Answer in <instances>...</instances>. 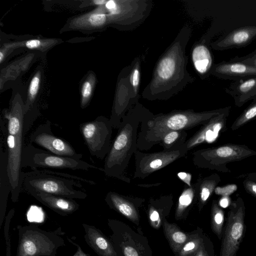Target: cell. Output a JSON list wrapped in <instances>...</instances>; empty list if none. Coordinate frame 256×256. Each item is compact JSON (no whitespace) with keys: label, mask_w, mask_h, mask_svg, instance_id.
<instances>
[{"label":"cell","mask_w":256,"mask_h":256,"mask_svg":"<svg viewBox=\"0 0 256 256\" xmlns=\"http://www.w3.org/2000/svg\"><path fill=\"white\" fill-rule=\"evenodd\" d=\"M30 140L57 156L77 159L82 157L68 142L53 134L50 122L39 125L30 134Z\"/></svg>","instance_id":"12"},{"label":"cell","mask_w":256,"mask_h":256,"mask_svg":"<svg viewBox=\"0 0 256 256\" xmlns=\"http://www.w3.org/2000/svg\"><path fill=\"white\" fill-rule=\"evenodd\" d=\"M214 250L212 242L210 238L205 236L204 239L201 246L194 256H214Z\"/></svg>","instance_id":"35"},{"label":"cell","mask_w":256,"mask_h":256,"mask_svg":"<svg viewBox=\"0 0 256 256\" xmlns=\"http://www.w3.org/2000/svg\"><path fill=\"white\" fill-rule=\"evenodd\" d=\"M230 62H240L249 66L256 68V56L244 58L243 56H236L230 60Z\"/></svg>","instance_id":"40"},{"label":"cell","mask_w":256,"mask_h":256,"mask_svg":"<svg viewBox=\"0 0 256 256\" xmlns=\"http://www.w3.org/2000/svg\"><path fill=\"white\" fill-rule=\"evenodd\" d=\"M228 208L220 256H236L246 232V208L242 198H238Z\"/></svg>","instance_id":"8"},{"label":"cell","mask_w":256,"mask_h":256,"mask_svg":"<svg viewBox=\"0 0 256 256\" xmlns=\"http://www.w3.org/2000/svg\"><path fill=\"white\" fill-rule=\"evenodd\" d=\"M14 214V208L11 209L5 218L4 226V235L6 243V256H10V222Z\"/></svg>","instance_id":"33"},{"label":"cell","mask_w":256,"mask_h":256,"mask_svg":"<svg viewBox=\"0 0 256 256\" xmlns=\"http://www.w3.org/2000/svg\"><path fill=\"white\" fill-rule=\"evenodd\" d=\"M242 184L246 191L256 198V182L248 178H244Z\"/></svg>","instance_id":"39"},{"label":"cell","mask_w":256,"mask_h":256,"mask_svg":"<svg viewBox=\"0 0 256 256\" xmlns=\"http://www.w3.org/2000/svg\"><path fill=\"white\" fill-rule=\"evenodd\" d=\"M94 80L88 78L82 84L81 89V106L84 108L88 104L93 90Z\"/></svg>","instance_id":"32"},{"label":"cell","mask_w":256,"mask_h":256,"mask_svg":"<svg viewBox=\"0 0 256 256\" xmlns=\"http://www.w3.org/2000/svg\"><path fill=\"white\" fill-rule=\"evenodd\" d=\"M68 240L69 242H70L77 248V250L73 256H90V255L89 254L84 252L82 249L81 247L78 244L74 242L71 239L68 238Z\"/></svg>","instance_id":"43"},{"label":"cell","mask_w":256,"mask_h":256,"mask_svg":"<svg viewBox=\"0 0 256 256\" xmlns=\"http://www.w3.org/2000/svg\"><path fill=\"white\" fill-rule=\"evenodd\" d=\"M26 192L43 205L62 216L74 213L80 207L78 204L74 199L34 190Z\"/></svg>","instance_id":"16"},{"label":"cell","mask_w":256,"mask_h":256,"mask_svg":"<svg viewBox=\"0 0 256 256\" xmlns=\"http://www.w3.org/2000/svg\"><path fill=\"white\" fill-rule=\"evenodd\" d=\"M214 76L238 81L256 76V68L240 62H222L214 65L210 70Z\"/></svg>","instance_id":"15"},{"label":"cell","mask_w":256,"mask_h":256,"mask_svg":"<svg viewBox=\"0 0 256 256\" xmlns=\"http://www.w3.org/2000/svg\"><path fill=\"white\" fill-rule=\"evenodd\" d=\"M224 91L232 97L238 107L242 106L250 100L256 101V76L234 81L226 88Z\"/></svg>","instance_id":"19"},{"label":"cell","mask_w":256,"mask_h":256,"mask_svg":"<svg viewBox=\"0 0 256 256\" xmlns=\"http://www.w3.org/2000/svg\"><path fill=\"white\" fill-rule=\"evenodd\" d=\"M108 14L104 12L101 8L84 16L82 18L80 21L84 22L82 25L92 28H100L105 24L108 20Z\"/></svg>","instance_id":"30"},{"label":"cell","mask_w":256,"mask_h":256,"mask_svg":"<svg viewBox=\"0 0 256 256\" xmlns=\"http://www.w3.org/2000/svg\"><path fill=\"white\" fill-rule=\"evenodd\" d=\"M104 200L110 208L136 224H138L140 218L139 208L144 202V198L125 196L110 191L107 193Z\"/></svg>","instance_id":"14"},{"label":"cell","mask_w":256,"mask_h":256,"mask_svg":"<svg viewBox=\"0 0 256 256\" xmlns=\"http://www.w3.org/2000/svg\"><path fill=\"white\" fill-rule=\"evenodd\" d=\"M24 108L19 102L13 104L12 109L4 112L7 120L5 126L6 150L8 154V172L10 185L11 199L18 201L22 189V158L24 136Z\"/></svg>","instance_id":"3"},{"label":"cell","mask_w":256,"mask_h":256,"mask_svg":"<svg viewBox=\"0 0 256 256\" xmlns=\"http://www.w3.org/2000/svg\"><path fill=\"white\" fill-rule=\"evenodd\" d=\"M220 181V175L214 173L205 177L199 178L194 184L200 212L206 204Z\"/></svg>","instance_id":"21"},{"label":"cell","mask_w":256,"mask_h":256,"mask_svg":"<svg viewBox=\"0 0 256 256\" xmlns=\"http://www.w3.org/2000/svg\"><path fill=\"white\" fill-rule=\"evenodd\" d=\"M178 176L182 180L186 185V186L190 187L192 184H191V174H190L180 172L178 173Z\"/></svg>","instance_id":"41"},{"label":"cell","mask_w":256,"mask_h":256,"mask_svg":"<svg viewBox=\"0 0 256 256\" xmlns=\"http://www.w3.org/2000/svg\"><path fill=\"white\" fill-rule=\"evenodd\" d=\"M152 115L149 112L134 108L122 118L105 158L103 172L106 176L128 184L130 182L125 172L132 156L138 150V128L144 120Z\"/></svg>","instance_id":"2"},{"label":"cell","mask_w":256,"mask_h":256,"mask_svg":"<svg viewBox=\"0 0 256 256\" xmlns=\"http://www.w3.org/2000/svg\"><path fill=\"white\" fill-rule=\"evenodd\" d=\"M192 60L195 68L200 74H204L212 70V56L208 48L204 44H198L194 48Z\"/></svg>","instance_id":"26"},{"label":"cell","mask_w":256,"mask_h":256,"mask_svg":"<svg viewBox=\"0 0 256 256\" xmlns=\"http://www.w3.org/2000/svg\"><path fill=\"white\" fill-rule=\"evenodd\" d=\"M237 178H248L256 182V172L239 175Z\"/></svg>","instance_id":"44"},{"label":"cell","mask_w":256,"mask_h":256,"mask_svg":"<svg viewBox=\"0 0 256 256\" xmlns=\"http://www.w3.org/2000/svg\"><path fill=\"white\" fill-rule=\"evenodd\" d=\"M140 73L138 68L136 66L133 69L130 76V82L134 90L136 92L140 83Z\"/></svg>","instance_id":"38"},{"label":"cell","mask_w":256,"mask_h":256,"mask_svg":"<svg viewBox=\"0 0 256 256\" xmlns=\"http://www.w3.org/2000/svg\"><path fill=\"white\" fill-rule=\"evenodd\" d=\"M84 238L92 249L99 256H121L112 241L94 226L82 224Z\"/></svg>","instance_id":"17"},{"label":"cell","mask_w":256,"mask_h":256,"mask_svg":"<svg viewBox=\"0 0 256 256\" xmlns=\"http://www.w3.org/2000/svg\"><path fill=\"white\" fill-rule=\"evenodd\" d=\"M108 225L113 232L110 240L118 252L120 250L123 256H144L142 254L145 252V248L142 244H138V240L131 244L114 226Z\"/></svg>","instance_id":"24"},{"label":"cell","mask_w":256,"mask_h":256,"mask_svg":"<svg viewBox=\"0 0 256 256\" xmlns=\"http://www.w3.org/2000/svg\"><path fill=\"white\" fill-rule=\"evenodd\" d=\"M231 106H226L220 114L216 116L202 126L185 142L188 150L202 144L211 143L216 141L226 128V122L230 114Z\"/></svg>","instance_id":"13"},{"label":"cell","mask_w":256,"mask_h":256,"mask_svg":"<svg viewBox=\"0 0 256 256\" xmlns=\"http://www.w3.org/2000/svg\"><path fill=\"white\" fill-rule=\"evenodd\" d=\"M184 60L182 47L177 42L158 62L150 88L154 91L162 90L178 81L184 72Z\"/></svg>","instance_id":"10"},{"label":"cell","mask_w":256,"mask_h":256,"mask_svg":"<svg viewBox=\"0 0 256 256\" xmlns=\"http://www.w3.org/2000/svg\"><path fill=\"white\" fill-rule=\"evenodd\" d=\"M22 166L30 167L32 170L38 168L70 169L88 171L103 168L91 164L81 159L59 156L38 148L31 143L24 145L22 150Z\"/></svg>","instance_id":"7"},{"label":"cell","mask_w":256,"mask_h":256,"mask_svg":"<svg viewBox=\"0 0 256 256\" xmlns=\"http://www.w3.org/2000/svg\"><path fill=\"white\" fill-rule=\"evenodd\" d=\"M80 182L92 186L94 182L68 174L38 169L23 172L22 189L34 190L71 199H85L88 194L75 188H82Z\"/></svg>","instance_id":"4"},{"label":"cell","mask_w":256,"mask_h":256,"mask_svg":"<svg viewBox=\"0 0 256 256\" xmlns=\"http://www.w3.org/2000/svg\"><path fill=\"white\" fill-rule=\"evenodd\" d=\"M48 44V42H44V40L38 39H32L26 41L24 46L29 49H41L44 48Z\"/></svg>","instance_id":"37"},{"label":"cell","mask_w":256,"mask_h":256,"mask_svg":"<svg viewBox=\"0 0 256 256\" xmlns=\"http://www.w3.org/2000/svg\"><path fill=\"white\" fill-rule=\"evenodd\" d=\"M238 190V186L236 184H228L222 186H217L214 193L221 196H230Z\"/></svg>","instance_id":"36"},{"label":"cell","mask_w":256,"mask_h":256,"mask_svg":"<svg viewBox=\"0 0 256 256\" xmlns=\"http://www.w3.org/2000/svg\"><path fill=\"white\" fill-rule=\"evenodd\" d=\"M231 202L230 196H221L218 201V205L222 208L229 207Z\"/></svg>","instance_id":"42"},{"label":"cell","mask_w":256,"mask_h":256,"mask_svg":"<svg viewBox=\"0 0 256 256\" xmlns=\"http://www.w3.org/2000/svg\"><path fill=\"white\" fill-rule=\"evenodd\" d=\"M256 156V151L244 144H226L196 150L192 160L197 167L222 172H231L227 164Z\"/></svg>","instance_id":"6"},{"label":"cell","mask_w":256,"mask_h":256,"mask_svg":"<svg viewBox=\"0 0 256 256\" xmlns=\"http://www.w3.org/2000/svg\"><path fill=\"white\" fill-rule=\"evenodd\" d=\"M205 235L202 230L198 228L190 232V236L178 252L177 256H194L202 244Z\"/></svg>","instance_id":"27"},{"label":"cell","mask_w":256,"mask_h":256,"mask_svg":"<svg viewBox=\"0 0 256 256\" xmlns=\"http://www.w3.org/2000/svg\"><path fill=\"white\" fill-rule=\"evenodd\" d=\"M188 152L185 144L172 150L152 153H144L138 150L134 154L136 167L133 178L144 179L184 157Z\"/></svg>","instance_id":"11"},{"label":"cell","mask_w":256,"mask_h":256,"mask_svg":"<svg viewBox=\"0 0 256 256\" xmlns=\"http://www.w3.org/2000/svg\"><path fill=\"white\" fill-rule=\"evenodd\" d=\"M256 118V101L252 102L242 112L235 120L230 126L232 130H236Z\"/></svg>","instance_id":"31"},{"label":"cell","mask_w":256,"mask_h":256,"mask_svg":"<svg viewBox=\"0 0 256 256\" xmlns=\"http://www.w3.org/2000/svg\"><path fill=\"white\" fill-rule=\"evenodd\" d=\"M0 224H2L6 211L10 185L8 172V154L0 145Z\"/></svg>","instance_id":"22"},{"label":"cell","mask_w":256,"mask_h":256,"mask_svg":"<svg viewBox=\"0 0 256 256\" xmlns=\"http://www.w3.org/2000/svg\"><path fill=\"white\" fill-rule=\"evenodd\" d=\"M226 107L214 110L195 112L193 110H174L152 115L144 120L138 136V149L148 150L160 144L162 137L174 130H186L206 124L222 112Z\"/></svg>","instance_id":"1"},{"label":"cell","mask_w":256,"mask_h":256,"mask_svg":"<svg viewBox=\"0 0 256 256\" xmlns=\"http://www.w3.org/2000/svg\"><path fill=\"white\" fill-rule=\"evenodd\" d=\"M256 38V26H246L234 30L214 44L216 49L224 50L244 47Z\"/></svg>","instance_id":"18"},{"label":"cell","mask_w":256,"mask_h":256,"mask_svg":"<svg viewBox=\"0 0 256 256\" xmlns=\"http://www.w3.org/2000/svg\"><path fill=\"white\" fill-rule=\"evenodd\" d=\"M224 220V212L218 205V201L213 200L211 206V227L220 240L222 236Z\"/></svg>","instance_id":"29"},{"label":"cell","mask_w":256,"mask_h":256,"mask_svg":"<svg viewBox=\"0 0 256 256\" xmlns=\"http://www.w3.org/2000/svg\"><path fill=\"white\" fill-rule=\"evenodd\" d=\"M195 202L196 198L194 184L190 187L185 186L178 200L175 218L176 220L185 218Z\"/></svg>","instance_id":"25"},{"label":"cell","mask_w":256,"mask_h":256,"mask_svg":"<svg viewBox=\"0 0 256 256\" xmlns=\"http://www.w3.org/2000/svg\"><path fill=\"white\" fill-rule=\"evenodd\" d=\"M18 242L16 256H56L58 250L65 246L56 232L40 228L33 224L17 226Z\"/></svg>","instance_id":"5"},{"label":"cell","mask_w":256,"mask_h":256,"mask_svg":"<svg viewBox=\"0 0 256 256\" xmlns=\"http://www.w3.org/2000/svg\"><path fill=\"white\" fill-rule=\"evenodd\" d=\"M187 136L186 130L170 131L164 135L160 144L164 150L175 149L185 144Z\"/></svg>","instance_id":"28"},{"label":"cell","mask_w":256,"mask_h":256,"mask_svg":"<svg viewBox=\"0 0 256 256\" xmlns=\"http://www.w3.org/2000/svg\"><path fill=\"white\" fill-rule=\"evenodd\" d=\"M107 0H94L92 1L94 4L99 6H102L106 4Z\"/></svg>","instance_id":"46"},{"label":"cell","mask_w":256,"mask_h":256,"mask_svg":"<svg viewBox=\"0 0 256 256\" xmlns=\"http://www.w3.org/2000/svg\"><path fill=\"white\" fill-rule=\"evenodd\" d=\"M174 204L172 194L150 198L148 206L149 221L152 227L158 229L162 220L168 216Z\"/></svg>","instance_id":"20"},{"label":"cell","mask_w":256,"mask_h":256,"mask_svg":"<svg viewBox=\"0 0 256 256\" xmlns=\"http://www.w3.org/2000/svg\"><path fill=\"white\" fill-rule=\"evenodd\" d=\"M112 128L110 120L104 116L80 124V131L92 156L105 158L112 144Z\"/></svg>","instance_id":"9"},{"label":"cell","mask_w":256,"mask_h":256,"mask_svg":"<svg viewBox=\"0 0 256 256\" xmlns=\"http://www.w3.org/2000/svg\"><path fill=\"white\" fill-rule=\"evenodd\" d=\"M40 74L38 72L32 78L28 87V99L31 102L35 99L40 86Z\"/></svg>","instance_id":"34"},{"label":"cell","mask_w":256,"mask_h":256,"mask_svg":"<svg viewBox=\"0 0 256 256\" xmlns=\"http://www.w3.org/2000/svg\"><path fill=\"white\" fill-rule=\"evenodd\" d=\"M160 184H162V182H156V183L148 184H137V186H140V187L148 188H150V187H152V186H158L159 185H160Z\"/></svg>","instance_id":"45"},{"label":"cell","mask_w":256,"mask_h":256,"mask_svg":"<svg viewBox=\"0 0 256 256\" xmlns=\"http://www.w3.org/2000/svg\"><path fill=\"white\" fill-rule=\"evenodd\" d=\"M256 56V49L252 52L249 54H248L246 56H243V57L249 58V57H252V56Z\"/></svg>","instance_id":"47"},{"label":"cell","mask_w":256,"mask_h":256,"mask_svg":"<svg viewBox=\"0 0 256 256\" xmlns=\"http://www.w3.org/2000/svg\"><path fill=\"white\" fill-rule=\"evenodd\" d=\"M4 54L2 52V50H0V62L2 63V62L4 60Z\"/></svg>","instance_id":"48"},{"label":"cell","mask_w":256,"mask_h":256,"mask_svg":"<svg viewBox=\"0 0 256 256\" xmlns=\"http://www.w3.org/2000/svg\"><path fill=\"white\" fill-rule=\"evenodd\" d=\"M162 226L170 246L176 256L178 251L188 240L190 232H184L175 224L169 223L166 218L162 220Z\"/></svg>","instance_id":"23"}]
</instances>
